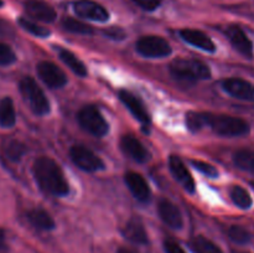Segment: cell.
<instances>
[{
  "instance_id": "32",
  "label": "cell",
  "mask_w": 254,
  "mask_h": 253,
  "mask_svg": "<svg viewBox=\"0 0 254 253\" xmlns=\"http://www.w3.org/2000/svg\"><path fill=\"white\" fill-rule=\"evenodd\" d=\"M191 164H192V166L196 170H198L200 173H202L203 175L208 176V178H217L218 176L217 169L213 165H211V164L206 163V161L191 160Z\"/></svg>"
},
{
  "instance_id": "2",
  "label": "cell",
  "mask_w": 254,
  "mask_h": 253,
  "mask_svg": "<svg viewBox=\"0 0 254 253\" xmlns=\"http://www.w3.org/2000/svg\"><path fill=\"white\" fill-rule=\"evenodd\" d=\"M170 73L181 82H196L211 77L210 67L198 60L178 59L170 64Z\"/></svg>"
},
{
  "instance_id": "21",
  "label": "cell",
  "mask_w": 254,
  "mask_h": 253,
  "mask_svg": "<svg viewBox=\"0 0 254 253\" xmlns=\"http://www.w3.org/2000/svg\"><path fill=\"white\" fill-rule=\"evenodd\" d=\"M16 123V113H15L12 99L5 97L0 101V126L11 128Z\"/></svg>"
},
{
  "instance_id": "14",
  "label": "cell",
  "mask_w": 254,
  "mask_h": 253,
  "mask_svg": "<svg viewBox=\"0 0 254 253\" xmlns=\"http://www.w3.org/2000/svg\"><path fill=\"white\" fill-rule=\"evenodd\" d=\"M124 180H126L127 186L130 190V192L133 193L134 197L136 200L141 201V202H146L150 198V188H149L148 183H146L145 179L138 173H134V171H129L124 176Z\"/></svg>"
},
{
  "instance_id": "5",
  "label": "cell",
  "mask_w": 254,
  "mask_h": 253,
  "mask_svg": "<svg viewBox=\"0 0 254 253\" xmlns=\"http://www.w3.org/2000/svg\"><path fill=\"white\" fill-rule=\"evenodd\" d=\"M79 126L97 138H102L109 130V126L101 112L94 106H86L77 113Z\"/></svg>"
},
{
  "instance_id": "20",
  "label": "cell",
  "mask_w": 254,
  "mask_h": 253,
  "mask_svg": "<svg viewBox=\"0 0 254 253\" xmlns=\"http://www.w3.org/2000/svg\"><path fill=\"white\" fill-rule=\"evenodd\" d=\"M26 217L27 221L37 230L51 231L55 228L54 218L46 211L41 210V208H34V210L29 211Z\"/></svg>"
},
{
  "instance_id": "31",
  "label": "cell",
  "mask_w": 254,
  "mask_h": 253,
  "mask_svg": "<svg viewBox=\"0 0 254 253\" xmlns=\"http://www.w3.org/2000/svg\"><path fill=\"white\" fill-rule=\"evenodd\" d=\"M16 61V55L11 47L0 42V66H9Z\"/></svg>"
},
{
  "instance_id": "29",
  "label": "cell",
  "mask_w": 254,
  "mask_h": 253,
  "mask_svg": "<svg viewBox=\"0 0 254 253\" xmlns=\"http://www.w3.org/2000/svg\"><path fill=\"white\" fill-rule=\"evenodd\" d=\"M17 22H19V25L25 30V31L34 35V36L45 39V37L51 35V31H50L49 29H46V27L44 26H40L39 24H35V22L30 21L29 19H25V17H20V19L17 20Z\"/></svg>"
},
{
  "instance_id": "10",
  "label": "cell",
  "mask_w": 254,
  "mask_h": 253,
  "mask_svg": "<svg viewBox=\"0 0 254 253\" xmlns=\"http://www.w3.org/2000/svg\"><path fill=\"white\" fill-rule=\"evenodd\" d=\"M222 87L230 96L246 102H254V84L242 78H227L222 82Z\"/></svg>"
},
{
  "instance_id": "24",
  "label": "cell",
  "mask_w": 254,
  "mask_h": 253,
  "mask_svg": "<svg viewBox=\"0 0 254 253\" xmlns=\"http://www.w3.org/2000/svg\"><path fill=\"white\" fill-rule=\"evenodd\" d=\"M230 195L231 198H232L233 203L236 206H238L240 208H243V210H247L252 206L253 200L251 197L250 192H248L246 189H243L242 186L240 185H235L231 188L230 190Z\"/></svg>"
},
{
  "instance_id": "8",
  "label": "cell",
  "mask_w": 254,
  "mask_h": 253,
  "mask_svg": "<svg viewBox=\"0 0 254 253\" xmlns=\"http://www.w3.org/2000/svg\"><path fill=\"white\" fill-rule=\"evenodd\" d=\"M36 69L41 81L50 88H61L67 83V77L64 72L54 62H40Z\"/></svg>"
},
{
  "instance_id": "28",
  "label": "cell",
  "mask_w": 254,
  "mask_h": 253,
  "mask_svg": "<svg viewBox=\"0 0 254 253\" xmlns=\"http://www.w3.org/2000/svg\"><path fill=\"white\" fill-rule=\"evenodd\" d=\"M186 126L191 131H198L207 126V113L189 112L186 114Z\"/></svg>"
},
{
  "instance_id": "26",
  "label": "cell",
  "mask_w": 254,
  "mask_h": 253,
  "mask_svg": "<svg viewBox=\"0 0 254 253\" xmlns=\"http://www.w3.org/2000/svg\"><path fill=\"white\" fill-rule=\"evenodd\" d=\"M26 146L19 140H9L4 146V151H5V155H6L7 159H10L11 161H19L21 160L22 156L25 155L26 153Z\"/></svg>"
},
{
  "instance_id": "22",
  "label": "cell",
  "mask_w": 254,
  "mask_h": 253,
  "mask_svg": "<svg viewBox=\"0 0 254 253\" xmlns=\"http://www.w3.org/2000/svg\"><path fill=\"white\" fill-rule=\"evenodd\" d=\"M60 59L62 60L64 64L69 67L77 76L79 77H86L87 76V68L84 66L83 62L78 59V57L74 56L71 51L68 50L61 49L60 50Z\"/></svg>"
},
{
  "instance_id": "23",
  "label": "cell",
  "mask_w": 254,
  "mask_h": 253,
  "mask_svg": "<svg viewBox=\"0 0 254 253\" xmlns=\"http://www.w3.org/2000/svg\"><path fill=\"white\" fill-rule=\"evenodd\" d=\"M191 250L193 253H223L222 250L216 243L203 236H197L190 242Z\"/></svg>"
},
{
  "instance_id": "30",
  "label": "cell",
  "mask_w": 254,
  "mask_h": 253,
  "mask_svg": "<svg viewBox=\"0 0 254 253\" xmlns=\"http://www.w3.org/2000/svg\"><path fill=\"white\" fill-rule=\"evenodd\" d=\"M228 236L233 242L238 243V245H246L250 242L251 235L246 228L241 227V226H232L228 230Z\"/></svg>"
},
{
  "instance_id": "11",
  "label": "cell",
  "mask_w": 254,
  "mask_h": 253,
  "mask_svg": "<svg viewBox=\"0 0 254 253\" xmlns=\"http://www.w3.org/2000/svg\"><path fill=\"white\" fill-rule=\"evenodd\" d=\"M169 168H170L171 174L174 179L185 189L188 192L192 193L195 191V181L191 176L190 171L188 170L184 161L179 158L178 155H171L169 158Z\"/></svg>"
},
{
  "instance_id": "7",
  "label": "cell",
  "mask_w": 254,
  "mask_h": 253,
  "mask_svg": "<svg viewBox=\"0 0 254 253\" xmlns=\"http://www.w3.org/2000/svg\"><path fill=\"white\" fill-rule=\"evenodd\" d=\"M69 156L79 169L88 171V173H94V171H99L104 169L103 160L86 146H72L71 150H69Z\"/></svg>"
},
{
  "instance_id": "17",
  "label": "cell",
  "mask_w": 254,
  "mask_h": 253,
  "mask_svg": "<svg viewBox=\"0 0 254 253\" xmlns=\"http://www.w3.org/2000/svg\"><path fill=\"white\" fill-rule=\"evenodd\" d=\"M121 148L126 155L135 160L136 163H145L149 159V153L143 144L133 135H124L121 139Z\"/></svg>"
},
{
  "instance_id": "35",
  "label": "cell",
  "mask_w": 254,
  "mask_h": 253,
  "mask_svg": "<svg viewBox=\"0 0 254 253\" xmlns=\"http://www.w3.org/2000/svg\"><path fill=\"white\" fill-rule=\"evenodd\" d=\"M104 34H106L108 37H111V39H119V40L124 39L123 30L117 29V27H114V29L107 30V31H104Z\"/></svg>"
},
{
  "instance_id": "34",
  "label": "cell",
  "mask_w": 254,
  "mask_h": 253,
  "mask_svg": "<svg viewBox=\"0 0 254 253\" xmlns=\"http://www.w3.org/2000/svg\"><path fill=\"white\" fill-rule=\"evenodd\" d=\"M164 250L166 253H186L184 248L173 240H166L164 242Z\"/></svg>"
},
{
  "instance_id": "3",
  "label": "cell",
  "mask_w": 254,
  "mask_h": 253,
  "mask_svg": "<svg viewBox=\"0 0 254 253\" xmlns=\"http://www.w3.org/2000/svg\"><path fill=\"white\" fill-rule=\"evenodd\" d=\"M207 126L222 136H241L250 133V124L232 116H215L207 113Z\"/></svg>"
},
{
  "instance_id": "33",
  "label": "cell",
  "mask_w": 254,
  "mask_h": 253,
  "mask_svg": "<svg viewBox=\"0 0 254 253\" xmlns=\"http://www.w3.org/2000/svg\"><path fill=\"white\" fill-rule=\"evenodd\" d=\"M133 1L146 11H154L161 4V0H133Z\"/></svg>"
},
{
  "instance_id": "12",
  "label": "cell",
  "mask_w": 254,
  "mask_h": 253,
  "mask_svg": "<svg viewBox=\"0 0 254 253\" xmlns=\"http://www.w3.org/2000/svg\"><path fill=\"white\" fill-rule=\"evenodd\" d=\"M226 35H227L228 40L232 44V46L243 55L247 59H252L253 57V44L250 40V37L246 35V32L241 29L237 25H231L226 30Z\"/></svg>"
},
{
  "instance_id": "15",
  "label": "cell",
  "mask_w": 254,
  "mask_h": 253,
  "mask_svg": "<svg viewBox=\"0 0 254 253\" xmlns=\"http://www.w3.org/2000/svg\"><path fill=\"white\" fill-rule=\"evenodd\" d=\"M119 98L123 102L124 106L128 108V111L133 114L134 118L138 119L140 123L146 124L150 122V117H149L145 107H144V104L141 103L138 97H135L129 91L122 89V91H119Z\"/></svg>"
},
{
  "instance_id": "4",
  "label": "cell",
  "mask_w": 254,
  "mask_h": 253,
  "mask_svg": "<svg viewBox=\"0 0 254 253\" xmlns=\"http://www.w3.org/2000/svg\"><path fill=\"white\" fill-rule=\"evenodd\" d=\"M20 93L31 111L37 116H45L50 112V102L47 101L41 87L31 77H24L19 84Z\"/></svg>"
},
{
  "instance_id": "38",
  "label": "cell",
  "mask_w": 254,
  "mask_h": 253,
  "mask_svg": "<svg viewBox=\"0 0 254 253\" xmlns=\"http://www.w3.org/2000/svg\"><path fill=\"white\" fill-rule=\"evenodd\" d=\"M2 5H4V2H2V0H0V7H1Z\"/></svg>"
},
{
  "instance_id": "13",
  "label": "cell",
  "mask_w": 254,
  "mask_h": 253,
  "mask_svg": "<svg viewBox=\"0 0 254 253\" xmlns=\"http://www.w3.org/2000/svg\"><path fill=\"white\" fill-rule=\"evenodd\" d=\"M158 212L160 215L161 220L174 230H180L183 228L184 220L180 210L175 203L171 202L170 200L161 198L158 203Z\"/></svg>"
},
{
  "instance_id": "27",
  "label": "cell",
  "mask_w": 254,
  "mask_h": 253,
  "mask_svg": "<svg viewBox=\"0 0 254 253\" xmlns=\"http://www.w3.org/2000/svg\"><path fill=\"white\" fill-rule=\"evenodd\" d=\"M62 26H64V30H67L69 32H73V34L88 35L93 32V29L89 25L78 21L76 19H72V17H64L62 20Z\"/></svg>"
},
{
  "instance_id": "37",
  "label": "cell",
  "mask_w": 254,
  "mask_h": 253,
  "mask_svg": "<svg viewBox=\"0 0 254 253\" xmlns=\"http://www.w3.org/2000/svg\"><path fill=\"white\" fill-rule=\"evenodd\" d=\"M117 253H139V252H136V251L131 250V248H128V247H121L118 251H117Z\"/></svg>"
},
{
  "instance_id": "19",
  "label": "cell",
  "mask_w": 254,
  "mask_h": 253,
  "mask_svg": "<svg viewBox=\"0 0 254 253\" xmlns=\"http://www.w3.org/2000/svg\"><path fill=\"white\" fill-rule=\"evenodd\" d=\"M123 236L128 241L135 245H146L148 243V235L144 225L138 218H131L127 222L123 228Z\"/></svg>"
},
{
  "instance_id": "16",
  "label": "cell",
  "mask_w": 254,
  "mask_h": 253,
  "mask_svg": "<svg viewBox=\"0 0 254 253\" xmlns=\"http://www.w3.org/2000/svg\"><path fill=\"white\" fill-rule=\"evenodd\" d=\"M27 14L44 22H52L56 19V11L51 5L41 0H26L24 4Z\"/></svg>"
},
{
  "instance_id": "25",
  "label": "cell",
  "mask_w": 254,
  "mask_h": 253,
  "mask_svg": "<svg viewBox=\"0 0 254 253\" xmlns=\"http://www.w3.org/2000/svg\"><path fill=\"white\" fill-rule=\"evenodd\" d=\"M233 163L238 169L254 173V151L253 150H238L233 155Z\"/></svg>"
},
{
  "instance_id": "39",
  "label": "cell",
  "mask_w": 254,
  "mask_h": 253,
  "mask_svg": "<svg viewBox=\"0 0 254 253\" xmlns=\"http://www.w3.org/2000/svg\"><path fill=\"white\" fill-rule=\"evenodd\" d=\"M241 253H246V252H241Z\"/></svg>"
},
{
  "instance_id": "9",
  "label": "cell",
  "mask_w": 254,
  "mask_h": 253,
  "mask_svg": "<svg viewBox=\"0 0 254 253\" xmlns=\"http://www.w3.org/2000/svg\"><path fill=\"white\" fill-rule=\"evenodd\" d=\"M73 10L78 16L93 21L104 22L109 19V12L106 7L92 0H78L73 4Z\"/></svg>"
},
{
  "instance_id": "1",
  "label": "cell",
  "mask_w": 254,
  "mask_h": 253,
  "mask_svg": "<svg viewBox=\"0 0 254 253\" xmlns=\"http://www.w3.org/2000/svg\"><path fill=\"white\" fill-rule=\"evenodd\" d=\"M32 173L40 189L46 193L60 197L68 193V183L64 178L61 166L54 159L49 156L36 159L32 166Z\"/></svg>"
},
{
  "instance_id": "6",
  "label": "cell",
  "mask_w": 254,
  "mask_h": 253,
  "mask_svg": "<svg viewBox=\"0 0 254 253\" xmlns=\"http://www.w3.org/2000/svg\"><path fill=\"white\" fill-rule=\"evenodd\" d=\"M136 51L148 59H161L171 54V46L160 36H143L136 41Z\"/></svg>"
},
{
  "instance_id": "18",
  "label": "cell",
  "mask_w": 254,
  "mask_h": 253,
  "mask_svg": "<svg viewBox=\"0 0 254 253\" xmlns=\"http://www.w3.org/2000/svg\"><path fill=\"white\" fill-rule=\"evenodd\" d=\"M180 36L184 41L190 44L191 46H195L197 49H201L207 52L216 51V46L212 40L207 35L203 34L202 31L193 29H183L180 31Z\"/></svg>"
},
{
  "instance_id": "36",
  "label": "cell",
  "mask_w": 254,
  "mask_h": 253,
  "mask_svg": "<svg viewBox=\"0 0 254 253\" xmlns=\"http://www.w3.org/2000/svg\"><path fill=\"white\" fill-rule=\"evenodd\" d=\"M5 248V232L4 230L0 228V251H2Z\"/></svg>"
}]
</instances>
